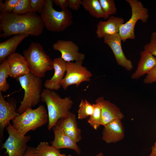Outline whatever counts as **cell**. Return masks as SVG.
<instances>
[{"instance_id":"cell-1","label":"cell","mask_w":156,"mask_h":156,"mask_svg":"<svg viewBox=\"0 0 156 156\" xmlns=\"http://www.w3.org/2000/svg\"><path fill=\"white\" fill-rule=\"evenodd\" d=\"M44 27L41 17L36 12H1L0 14L1 38L23 34L38 36L42 34Z\"/></svg>"},{"instance_id":"cell-2","label":"cell","mask_w":156,"mask_h":156,"mask_svg":"<svg viewBox=\"0 0 156 156\" xmlns=\"http://www.w3.org/2000/svg\"><path fill=\"white\" fill-rule=\"evenodd\" d=\"M41 100L47 106L49 130L52 128L60 119L68 116L73 104L70 97L61 98L55 91L47 89L42 91Z\"/></svg>"},{"instance_id":"cell-3","label":"cell","mask_w":156,"mask_h":156,"mask_svg":"<svg viewBox=\"0 0 156 156\" xmlns=\"http://www.w3.org/2000/svg\"><path fill=\"white\" fill-rule=\"evenodd\" d=\"M23 53L30 72L36 76L44 77L47 71L54 69L53 60L40 43L32 42Z\"/></svg>"},{"instance_id":"cell-4","label":"cell","mask_w":156,"mask_h":156,"mask_svg":"<svg viewBox=\"0 0 156 156\" xmlns=\"http://www.w3.org/2000/svg\"><path fill=\"white\" fill-rule=\"evenodd\" d=\"M52 0H45L40 16L44 27L49 31L59 32L64 30L73 23L71 12L68 8L59 11L53 8Z\"/></svg>"},{"instance_id":"cell-5","label":"cell","mask_w":156,"mask_h":156,"mask_svg":"<svg viewBox=\"0 0 156 156\" xmlns=\"http://www.w3.org/2000/svg\"><path fill=\"white\" fill-rule=\"evenodd\" d=\"M49 118L44 106L40 105L36 109L29 108L19 114L12 120L13 127L24 135L34 131L47 122Z\"/></svg>"},{"instance_id":"cell-6","label":"cell","mask_w":156,"mask_h":156,"mask_svg":"<svg viewBox=\"0 0 156 156\" xmlns=\"http://www.w3.org/2000/svg\"><path fill=\"white\" fill-rule=\"evenodd\" d=\"M24 91L23 100L17 110L21 114L37 105L41 99L42 80L31 72L16 79Z\"/></svg>"},{"instance_id":"cell-7","label":"cell","mask_w":156,"mask_h":156,"mask_svg":"<svg viewBox=\"0 0 156 156\" xmlns=\"http://www.w3.org/2000/svg\"><path fill=\"white\" fill-rule=\"evenodd\" d=\"M131 8V15L130 18L125 23L121 25L119 33L123 42L127 39L135 38L134 28L139 20L144 23H146L149 18L148 9L144 7L142 3L138 0H126Z\"/></svg>"},{"instance_id":"cell-8","label":"cell","mask_w":156,"mask_h":156,"mask_svg":"<svg viewBox=\"0 0 156 156\" xmlns=\"http://www.w3.org/2000/svg\"><path fill=\"white\" fill-rule=\"evenodd\" d=\"M9 136L2 146L8 156H23L31 139L30 135H24L16 130L10 123L6 127Z\"/></svg>"},{"instance_id":"cell-9","label":"cell","mask_w":156,"mask_h":156,"mask_svg":"<svg viewBox=\"0 0 156 156\" xmlns=\"http://www.w3.org/2000/svg\"><path fill=\"white\" fill-rule=\"evenodd\" d=\"M83 62H66V74L62 80L61 85L64 90L72 85L79 86L82 82L90 81L92 74L85 67Z\"/></svg>"},{"instance_id":"cell-10","label":"cell","mask_w":156,"mask_h":156,"mask_svg":"<svg viewBox=\"0 0 156 156\" xmlns=\"http://www.w3.org/2000/svg\"><path fill=\"white\" fill-rule=\"evenodd\" d=\"M16 101L10 98L5 101L2 92H0V141L3 136L5 127L19 114L16 109Z\"/></svg>"},{"instance_id":"cell-11","label":"cell","mask_w":156,"mask_h":156,"mask_svg":"<svg viewBox=\"0 0 156 156\" xmlns=\"http://www.w3.org/2000/svg\"><path fill=\"white\" fill-rule=\"evenodd\" d=\"M52 47L54 50L60 52L61 57L66 62H83L85 59V55L79 52L78 46L71 40H59L53 44Z\"/></svg>"},{"instance_id":"cell-12","label":"cell","mask_w":156,"mask_h":156,"mask_svg":"<svg viewBox=\"0 0 156 156\" xmlns=\"http://www.w3.org/2000/svg\"><path fill=\"white\" fill-rule=\"evenodd\" d=\"M104 42L111 49L117 64L128 71L133 68L132 62L125 56L121 46V38L119 33L106 35L103 38Z\"/></svg>"},{"instance_id":"cell-13","label":"cell","mask_w":156,"mask_h":156,"mask_svg":"<svg viewBox=\"0 0 156 156\" xmlns=\"http://www.w3.org/2000/svg\"><path fill=\"white\" fill-rule=\"evenodd\" d=\"M7 60L10 68L9 76L16 79L30 73L27 63L23 56L15 53L8 56Z\"/></svg>"},{"instance_id":"cell-14","label":"cell","mask_w":156,"mask_h":156,"mask_svg":"<svg viewBox=\"0 0 156 156\" xmlns=\"http://www.w3.org/2000/svg\"><path fill=\"white\" fill-rule=\"evenodd\" d=\"M54 72L53 76L49 79H46L44 86L47 89L56 91L61 87V83L66 71V62L61 57L53 60Z\"/></svg>"},{"instance_id":"cell-15","label":"cell","mask_w":156,"mask_h":156,"mask_svg":"<svg viewBox=\"0 0 156 156\" xmlns=\"http://www.w3.org/2000/svg\"><path fill=\"white\" fill-rule=\"evenodd\" d=\"M104 127L102 139L106 143H116L124 138L125 132L121 120H113Z\"/></svg>"},{"instance_id":"cell-16","label":"cell","mask_w":156,"mask_h":156,"mask_svg":"<svg viewBox=\"0 0 156 156\" xmlns=\"http://www.w3.org/2000/svg\"><path fill=\"white\" fill-rule=\"evenodd\" d=\"M124 22V20L122 18L113 16L106 21H99L97 25L96 31L97 37L101 38L106 35L119 33L120 28Z\"/></svg>"},{"instance_id":"cell-17","label":"cell","mask_w":156,"mask_h":156,"mask_svg":"<svg viewBox=\"0 0 156 156\" xmlns=\"http://www.w3.org/2000/svg\"><path fill=\"white\" fill-rule=\"evenodd\" d=\"M56 125L77 143L82 139L81 131L78 127L76 115L70 112L68 116L60 119Z\"/></svg>"},{"instance_id":"cell-18","label":"cell","mask_w":156,"mask_h":156,"mask_svg":"<svg viewBox=\"0 0 156 156\" xmlns=\"http://www.w3.org/2000/svg\"><path fill=\"white\" fill-rule=\"evenodd\" d=\"M102 105L101 125L103 126L110 122L115 120H121L124 117L120 109L115 105L103 96L97 98Z\"/></svg>"},{"instance_id":"cell-19","label":"cell","mask_w":156,"mask_h":156,"mask_svg":"<svg viewBox=\"0 0 156 156\" xmlns=\"http://www.w3.org/2000/svg\"><path fill=\"white\" fill-rule=\"evenodd\" d=\"M52 128L54 133V139L51 143V145L59 150L63 148L71 149L75 151L77 155H80L81 150L76 142L57 126L55 125Z\"/></svg>"},{"instance_id":"cell-20","label":"cell","mask_w":156,"mask_h":156,"mask_svg":"<svg viewBox=\"0 0 156 156\" xmlns=\"http://www.w3.org/2000/svg\"><path fill=\"white\" fill-rule=\"evenodd\" d=\"M156 66V57L144 50L140 53V59L137 69L131 76L133 79H137L147 74Z\"/></svg>"},{"instance_id":"cell-21","label":"cell","mask_w":156,"mask_h":156,"mask_svg":"<svg viewBox=\"0 0 156 156\" xmlns=\"http://www.w3.org/2000/svg\"><path fill=\"white\" fill-rule=\"evenodd\" d=\"M29 35H16L0 43V62L8 56L15 53L19 44Z\"/></svg>"},{"instance_id":"cell-22","label":"cell","mask_w":156,"mask_h":156,"mask_svg":"<svg viewBox=\"0 0 156 156\" xmlns=\"http://www.w3.org/2000/svg\"><path fill=\"white\" fill-rule=\"evenodd\" d=\"M81 5L92 16L103 18V13L99 0H82Z\"/></svg>"},{"instance_id":"cell-23","label":"cell","mask_w":156,"mask_h":156,"mask_svg":"<svg viewBox=\"0 0 156 156\" xmlns=\"http://www.w3.org/2000/svg\"><path fill=\"white\" fill-rule=\"evenodd\" d=\"M94 109L92 115L88 119V122L94 129L97 130L101 125L102 105L97 99L95 103H93Z\"/></svg>"},{"instance_id":"cell-24","label":"cell","mask_w":156,"mask_h":156,"mask_svg":"<svg viewBox=\"0 0 156 156\" xmlns=\"http://www.w3.org/2000/svg\"><path fill=\"white\" fill-rule=\"evenodd\" d=\"M35 152L37 156H59L61 153L59 149L46 142H40L35 148Z\"/></svg>"},{"instance_id":"cell-25","label":"cell","mask_w":156,"mask_h":156,"mask_svg":"<svg viewBox=\"0 0 156 156\" xmlns=\"http://www.w3.org/2000/svg\"><path fill=\"white\" fill-rule=\"evenodd\" d=\"M9 75V66L6 59L0 65V92H5L9 89L10 86L7 79Z\"/></svg>"},{"instance_id":"cell-26","label":"cell","mask_w":156,"mask_h":156,"mask_svg":"<svg viewBox=\"0 0 156 156\" xmlns=\"http://www.w3.org/2000/svg\"><path fill=\"white\" fill-rule=\"evenodd\" d=\"M94 107L92 104L86 99H82L77 111L78 118L82 120L90 116L93 113Z\"/></svg>"},{"instance_id":"cell-27","label":"cell","mask_w":156,"mask_h":156,"mask_svg":"<svg viewBox=\"0 0 156 156\" xmlns=\"http://www.w3.org/2000/svg\"><path fill=\"white\" fill-rule=\"evenodd\" d=\"M104 14L103 18H109L110 15L116 13L117 8L114 0H99Z\"/></svg>"},{"instance_id":"cell-28","label":"cell","mask_w":156,"mask_h":156,"mask_svg":"<svg viewBox=\"0 0 156 156\" xmlns=\"http://www.w3.org/2000/svg\"><path fill=\"white\" fill-rule=\"evenodd\" d=\"M30 3L31 0H18L12 12L23 14L32 11Z\"/></svg>"},{"instance_id":"cell-29","label":"cell","mask_w":156,"mask_h":156,"mask_svg":"<svg viewBox=\"0 0 156 156\" xmlns=\"http://www.w3.org/2000/svg\"><path fill=\"white\" fill-rule=\"evenodd\" d=\"M144 51L156 57V31L151 33L149 42L144 46Z\"/></svg>"},{"instance_id":"cell-30","label":"cell","mask_w":156,"mask_h":156,"mask_svg":"<svg viewBox=\"0 0 156 156\" xmlns=\"http://www.w3.org/2000/svg\"><path fill=\"white\" fill-rule=\"evenodd\" d=\"M45 1V0H31L30 5L32 11L40 14Z\"/></svg>"},{"instance_id":"cell-31","label":"cell","mask_w":156,"mask_h":156,"mask_svg":"<svg viewBox=\"0 0 156 156\" xmlns=\"http://www.w3.org/2000/svg\"><path fill=\"white\" fill-rule=\"evenodd\" d=\"M18 0H6L4 2V7L1 12H12Z\"/></svg>"},{"instance_id":"cell-32","label":"cell","mask_w":156,"mask_h":156,"mask_svg":"<svg viewBox=\"0 0 156 156\" xmlns=\"http://www.w3.org/2000/svg\"><path fill=\"white\" fill-rule=\"evenodd\" d=\"M143 81L146 84H151L156 82V66L146 74Z\"/></svg>"},{"instance_id":"cell-33","label":"cell","mask_w":156,"mask_h":156,"mask_svg":"<svg viewBox=\"0 0 156 156\" xmlns=\"http://www.w3.org/2000/svg\"><path fill=\"white\" fill-rule=\"evenodd\" d=\"M68 7L72 10L77 11L81 5V0H68Z\"/></svg>"},{"instance_id":"cell-34","label":"cell","mask_w":156,"mask_h":156,"mask_svg":"<svg viewBox=\"0 0 156 156\" xmlns=\"http://www.w3.org/2000/svg\"><path fill=\"white\" fill-rule=\"evenodd\" d=\"M53 3L60 8L62 10H64L68 7V0H53Z\"/></svg>"},{"instance_id":"cell-35","label":"cell","mask_w":156,"mask_h":156,"mask_svg":"<svg viewBox=\"0 0 156 156\" xmlns=\"http://www.w3.org/2000/svg\"><path fill=\"white\" fill-rule=\"evenodd\" d=\"M35 148L28 146L23 156H37L35 152Z\"/></svg>"},{"instance_id":"cell-36","label":"cell","mask_w":156,"mask_h":156,"mask_svg":"<svg viewBox=\"0 0 156 156\" xmlns=\"http://www.w3.org/2000/svg\"><path fill=\"white\" fill-rule=\"evenodd\" d=\"M4 7V3L3 2L2 0H0V10L2 12L3 10Z\"/></svg>"},{"instance_id":"cell-37","label":"cell","mask_w":156,"mask_h":156,"mask_svg":"<svg viewBox=\"0 0 156 156\" xmlns=\"http://www.w3.org/2000/svg\"><path fill=\"white\" fill-rule=\"evenodd\" d=\"M95 156H104L103 153L101 152H100Z\"/></svg>"},{"instance_id":"cell-38","label":"cell","mask_w":156,"mask_h":156,"mask_svg":"<svg viewBox=\"0 0 156 156\" xmlns=\"http://www.w3.org/2000/svg\"><path fill=\"white\" fill-rule=\"evenodd\" d=\"M59 156H72V155H66L64 153H60Z\"/></svg>"}]
</instances>
